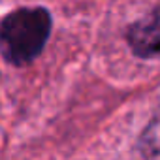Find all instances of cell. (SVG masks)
I'll list each match as a JSON object with an SVG mask.
<instances>
[{"mask_svg":"<svg viewBox=\"0 0 160 160\" xmlns=\"http://www.w3.org/2000/svg\"><path fill=\"white\" fill-rule=\"evenodd\" d=\"M132 53L139 58H160V10L130 25L126 32Z\"/></svg>","mask_w":160,"mask_h":160,"instance_id":"7a4b0ae2","label":"cell"},{"mask_svg":"<svg viewBox=\"0 0 160 160\" xmlns=\"http://www.w3.org/2000/svg\"><path fill=\"white\" fill-rule=\"evenodd\" d=\"M139 149L149 160H160V119L149 124V128L141 138Z\"/></svg>","mask_w":160,"mask_h":160,"instance_id":"3957f363","label":"cell"},{"mask_svg":"<svg viewBox=\"0 0 160 160\" xmlns=\"http://www.w3.org/2000/svg\"><path fill=\"white\" fill-rule=\"evenodd\" d=\"M53 19L45 8H17L0 25L2 57L13 66H25L42 55L51 36Z\"/></svg>","mask_w":160,"mask_h":160,"instance_id":"6da1fadb","label":"cell"}]
</instances>
